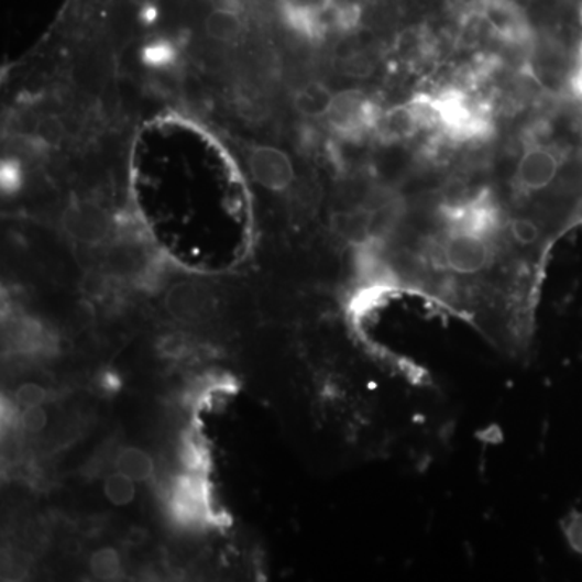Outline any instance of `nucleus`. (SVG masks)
I'll return each instance as SVG.
<instances>
[{
	"instance_id": "8",
	"label": "nucleus",
	"mask_w": 582,
	"mask_h": 582,
	"mask_svg": "<svg viewBox=\"0 0 582 582\" xmlns=\"http://www.w3.org/2000/svg\"><path fill=\"white\" fill-rule=\"evenodd\" d=\"M167 308L172 315L182 320H198L206 318L213 308V296L202 285H175L167 296Z\"/></svg>"
},
{
	"instance_id": "5",
	"label": "nucleus",
	"mask_w": 582,
	"mask_h": 582,
	"mask_svg": "<svg viewBox=\"0 0 582 582\" xmlns=\"http://www.w3.org/2000/svg\"><path fill=\"white\" fill-rule=\"evenodd\" d=\"M482 17L488 30L505 43H523L528 40L529 28L525 13L509 0H485Z\"/></svg>"
},
{
	"instance_id": "7",
	"label": "nucleus",
	"mask_w": 582,
	"mask_h": 582,
	"mask_svg": "<svg viewBox=\"0 0 582 582\" xmlns=\"http://www.w3.org/2000/svg\"><path fill=\"white\" fill-rule=\"evenodd\" d=\"M427 109L422 106H399L381 113L374 130L384 141H402L415 136L427 123Z\"/></svg>"
},
{
	"instance_id": "4",
	"label": "nucleus",
	"mask_w": 582,
	"mask_h": 582,
	"mask_svg": "<svg viewBox=\"0 0 582 582\" xmlns=\"http://www.w3.org/2000/svg\"><path fill=\"white\" fill-rule=\"evenodd\" d=\"M250 171L257 184L272 191H284L295 180L290 157L277 147H254L250 154Z\"/></svg>"
},
{
	"instance_id": "10",
	"label": "nucleus",
	"mask_w": 582,
	"mask_h": 582,
	"mask_svg": "<svg viewBox=\"0 0 582 582\" xmlns=\"http://www.w3.org/2000/svg\"><path fill=\"white\" fill-rule=\"evenodd\" d=\"M243 20L232 7H217L206 19V33L217 43H233L243 33Z\"/></svg>"
},
{
	"instance_id": "1",
	"label": "nucleus",
	"mask_w": 582,
	"mask_h": 582,
	"mask_svg": "<svg viewBox=\"0 0 582 582\" xmlns=\"http://www.w3.org/2000/svg\"><path fill=\"white\" fill-rule=\"evenodd\" d=\"M442 260L454 274H479L491 263L487 235L451 227L449 237L443 241Z\"/></svg>"
},
{
	"instance_id": "14",
	"label": "nucleus",
	"mask_w": 582,
	"mask_h": 582,
	"mask_svg": "<svg viewBox=\"0 0 582 582\" xmlns=\"http://www.w3.org/2000/svg\"><path fill=\"white\" fill-rule=\"evenodd\" d=\"M509 233H512L513 240L523 244V246L536 243L540 237L539 227L529 219L512 220L509 222Z\"/></svg>"
},
{
	"instance_id": "2",
	"label": "nucleus",
	"mask_w": 582,
	"mask_h": 582,
	"mask_svg": "<svg viewBox=\"0 0 582 582\" xmlns=\"http://www.w3.org/2000/svg\"><path fill=\"white\" fill-rule=\"evenodd\" d=\"M378 116L377 107L363 92L343 91L333 98L326 120L333 132L344 138H358L374 130Z\"/></svg>"
},
{
	"instance_id": "11",
	"label": "nucleus",
	"mask_w": 582,
	"mask_h": 582,
	"mask_svg": "<svg viewBox=\"0 0 582 582\" xmlns=\"http://www.w3.org/2000/svg\"><path fill=\"white\" fill-rule=\"evenodd\" d=\"M117 471L125 474L134 482L147 481L154 473V461L146 451L134 449H123L116 461Z\"/></svg>"
},
{
	"instance_id": "17",
	"label": "nucleus",
	"mask_w": 582,
	"mask_h": 582,
	"mask_svg": "<svg viewBox=\"0 0 582 582\" xmlns=\"http://www.w3.org/2000/svg\"><path fill=\"white\" fill-rule=\"evenodd\" d=\"M580 88L582 89V70H581V75H580Z\"/></svg>"
},
{
	"instance_id": "16",
	"label": "nucleus",
	"mask_w": 582,
	"mask_h": 582,
	"mask_svg": "<svg viewBox=\"0 0 582 582\" xmlns=\"http://www.w3.org/2000/svg\"><path fill=\"white\" fill-rule=\"evenodd\" d=\"M47 424V413L44 411L43 405L41 406H31V408H25L22 415V426L26 432L37 433L46 427Z\"/></svg>"
},
{
	"instance_id": "3",
	"label": "nucleus",
	"mask_w": 582,
	"mask_h": 582,
	"mask_svg": "<svg viewBox=\"0 0 582 582\" xmlns=\"http://www.w3.org/2000/svg\"><path fill=\"white\" fill-rule=\"evenodd\" d=\"M560 162L552 151L543 146H529L518 162L515 188L519 193L540 191L556 180Z\"/></svg>"
},
{
	"instance_id": "6",
	"label": "nucleus",
	"mask_w": 582,
	"mask_h": 582,
	"mask_svg": "<svg viewBox=\"0 0 582 582\" xmlns=\"http://www.w3.org/2000/svg\"><path fill=\"white\" fill-rule=\"evenodd\" d=\"M65 229L75 240L99 244L110 232V219L105 209L92 202H77L65 212Z\"/></svg>"
},
{
	"instance_id": "9",
	"label": "nucleus",
	"mask_w": 582,
	"mask_h": 582,
	"mask_svg": "<svg viewBox=\"0 0 582 582\" xmlns=\"http://www.w3.org/2000/svg\"><path fill=\"white\" fill-rule=\"evenodd\" d=\"M333 95L323 83L311 81L298 89L293 96V106L308 119H326L333 105Z\"/></svg>"
},
{
	"instance_id": "15",
	"label": "nucleus",
	"mask_w": 582,
	"mask_h": 582,
	"mask_svg": "<svg viewBox=\"0 0 582 582\" xmlns=\"http://www.w3.org/2000/svg\"><path fill=\"white\" fill-rule=\"evenodd\" d=\"M17 402L23 408H31V406H41L46 402V391L37 384H23L17 391Z\"/></svg>"
},
{
	"instance_id": "12",
	"label": "nucleus",
	"mask_w": 582,
	"mask_h": 582,
	"mask_svg": "<svg viewBox=\"0 0 582 582\" xmlns=\"http://www.w3.org/2000/svg\"><path fill=\"white\" fill-rule=\"evenodd\" d=\"M105 492L107 501L117 506H125L133 502L136 487H134L133 479L117 471L116 474H110L106 479Z\"/></svg>"
},
{
	"instance_id": "13",
	"label": "nucleus",
	"mask_w": 582,
	"mask_h": 582,
	"mask_svg": "<svg viewBox=\"0 0 582 582\" xmlns=\"http://www.w3.org/2000/svg\"><path fill=\"white\" fill-rule=\"evenodd\" d=\"M89 567H91L92 576L98 578V580H113V578L119 576L120 573L119 553H117L116 550L110 549V547L96 550V552L92 553Z\"/></svg>"
}]
</instances>
